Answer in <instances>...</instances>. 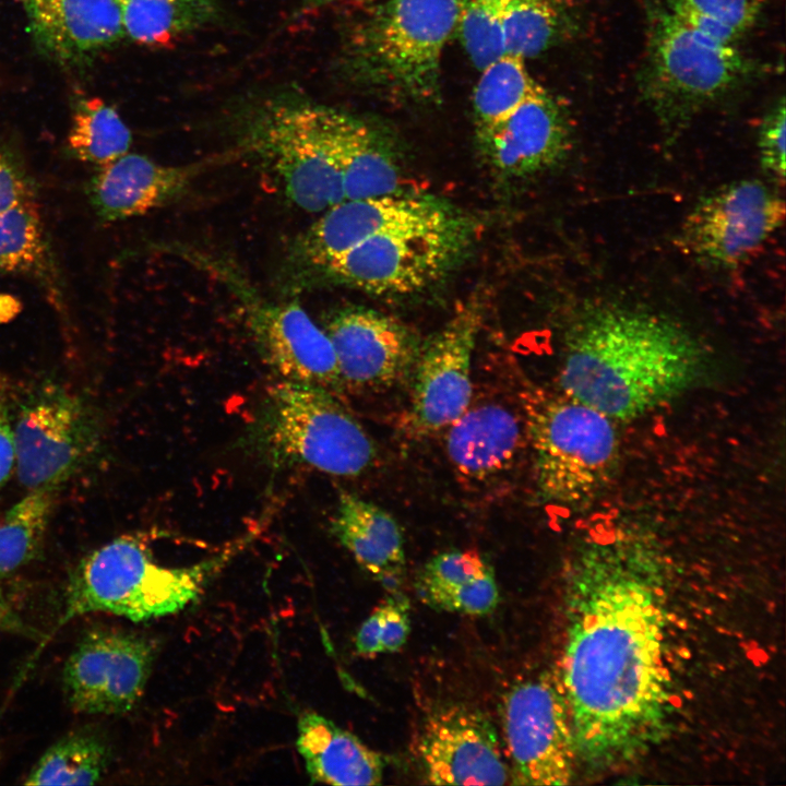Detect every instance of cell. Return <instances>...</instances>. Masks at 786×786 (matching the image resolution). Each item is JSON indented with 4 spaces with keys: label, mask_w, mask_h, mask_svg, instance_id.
<instances>
[{
    "label": "cell",
    "mask_w": 786,
    "mask_h": 786,
    "mask_svg": "<svg viewBox=\"0 0 786 786\" xmlns=\"http://www.w3.org/2000/svg\"><path fill=\"white\" fill-rule=\"evenodd\" d=\"M662 584L655 555L621 537L574 563L559 683L577 759L594 769L633 762L671 734L680 698Z\"/></svg>",
    "instance_id": "obj_1"
},
{
    "label": "cell",
    "mask_w": 786,
    "mask_h": 786,
    "mask_svg": "<svg viewBox=\"0 0 786 786\" xmlns=\"http://www.w3.org/2000/svg\"><path fill=\"white\" fill-rule=\"evenodd\" d=\"M705 358L699 342L669 318L597 306L567 333L560 391L611 419H632L694 384Z\"/></svg>",
    "instance_id": "obj_2"
},
{
    "label": "cell",
    "mask_w": 786,
    "mask_h": 786,
    "mask_svg": "<svg viewBox=\"0 0 786 786\" xmlns=\"http://www.w3.org/2000/svg\"><path fill=\"white\" fill-rule=\"evenodd\" d=\"M254 534L189 565L158 563L145 539L123 535L85 556L72 571L55 630L72 619L106 612L134 622L177 614L196 602Z\"/></svg>",
    "instance_id": "obj_3"
},
{
    "label": "cell",
    "mask_w": 786,
    "mask_h": 786,
    "mask_svg": "<svg viewBox=\"0 0 786 786\" xmlns=\"http://www.w3.org/2000/svg\"><path fill=\"white\" fill-rule=\"evenodd\" d=\"M248 445L274 468L309 467L357 477L377 458L372 439L330 390L279 380L250 427Z\"/></svg>",
    "instance_id": "obj_4"
},
{
    "label": "cell",
    "mask_w": 786,
    "mask_h": 786,
    "mask_svg": "<svg viewBox=\"0 0 786 786\" xmlns=\"http://www.w3.org/2000/svg\"><path fill=\"white\" fill-rule=\"evenodd\" d=\"M522 404L541 498L562 507L592 501L617 466L614 419L562 392L532 389Z\"/></svg>",
    "instance_id": "obj_5"
},
{
    "label": "cell",
    "mask_w": 786,
    "mask_h": 786,
    "mask_svg": "<svg viewBox=\"0 0 786 786\" xmlns=\"http://www.w3.org/2000/svg\"><path fill=\"white\" fill-rule=\"evenodd\" d=\"M455 27L454 0H383L353 35L349 67L394 94L433 99L442 53Z\"/></svg>",
    "instance_id": "obj_6"
},
{
    "label": "cell",
    "mask_w": 786,
    "mask_h": 786,
    "mask_svg": "<svg viewBox=\"0 0 786 786\" xmlns=\"http://www.w3.org/2000/svg\"><path fill=\"white\" fill-rule=\"evenodd\" d=\"M322 106L270 99L249 115L242 132L243 150L267 167L290 203L309 213H322L344 200Z\"/></svg>",
    "instance_id": "obj_7"
},
{
    "label": "cell",
    "mask_w": 786,
    "mask_h": 786,
    "mask_svg": "<svg viewBox=\"0 0 786 786\" xmlns=\"http://www.w3.org/2000/svg\"><path fill=\"white\" fill-rule=\"evenodd\" d=\"M747 61L734 45L691 27L663 7L653 13L643 88L666 122L691 115L733 88Z\"/></svg>",
    "instance_id": "obj_8"
},
{
    "label": "cell",
    "mask_w": 786,
    "mask_h": 786,
    "mask_svg": "<svg viewBox=\"0 0 786 786\" xmlns=\"http://www.w3.org/2000/svg\"><path fill=\"white\" fill-rule=\"evenodd\" d=\"M476 227L462 218L436 228L369 238L318 271L323 279L373 295H408L431 286L460 262Z\"/></svg>",
    "instance_id": "obj_9"
},
{
    "label": "cell",
    "mask_w": 786,
    "mask_h": 786,
    "mask_svg": "<svg viewBox=\"0 0 786 786\" xmlns=\"http://www.w3.org/2000/svg\"><path fill=\"white\" fill-rule=\"evenodd\" d=\"M500 715L511 784L571 783L577 754L558 680L545 674L512 684L502 696Z\"/></svg>",
    "instance_id": "obj_10"
},
{
    "label": "cell",
    "mask_w": 786,
    "mask_h": 786,
    "mask_svg": "<svg viewBox=\"0 0 786 786\" xmlns=\"http://www.w3.org/2000/svg\"><path fill=\"white\" fill-rule=\"evenodd\" d=\"M15 468L28 490L70 478L97 444V427L85 403L56 384L27 397L13 425Z\"/></svg>",
    "instance_id": "obj_11"
},
{
    "label": "cell",
    "mask_w": 786,
    "mask_h": 786,
    "mask_svg": "<svg viewBox=\"0 0 786 786\" xmlns=\"http://www.w3.org/2000/svg\"><path fill=\"white\" fill-rule=\"evenodd\" d=\"M465 213L430 195L390 193L343 200L323 211L297 237L290 262L301 272L315 274L365 240L392 231L429 229L451 224Z\"/></svg>",
    "instance_id": "obj_12"
},
{
    "label": "cell",
    "mask_w": 786,
    "mask_h": 786,
    "mask_svg": "<svg viewBox=\"0 0 786 786\" xmlns=\"http://www.w3.org/2000/svg\"><path fill=\"white\" fill-rule=\"evenodd\" d=\"M785 202L758 179L725 184L702 198L681 228V245L696 259L735 269L753 257L783 225Z\"/></svg>",
    "instance_id": "obj_13"
},
{
    "label": "cell",
    "mask_w": 786,
    "mask_h": 786,
    "mask_svg": "<svg viewBox=\"0 0 786 786\" xmlns=\"http://www.w3.org/2000/svg\"><path fill=\"white\" fill-rule=\"evenodd\" d=\"M156 651L154 640L138 633L109 628L85 632L63 667L71 708L90 715L131 711L145 691Z\"/></svg>",
    "instance_id": "obj_14"
},
{
    "label": "cell",
    "mask_w": 786,
    "mask_h": 786,
    "mask_svg": "<svg viewBox=\"0 0 786 786\" xmlns=\"http://www.w3.org/2000/svg\"><path fill=\"white\" fill-rule=\"evenodd\" d=\"M481 319V302L469 298L421 346L413 371L409 415L418 433L446 429L471 405L472 357Z\"/></svg>",
    "instance_id": "obj_15"
},
{
    "label": "cell",
    "mask_w": 786,
    "mask_h": 786,
    "mask_svg": "<svg viewBox=\"0 0 786 786\" xmlns=\"http://www.w3.org/2000/svg\"><path fill=\"white\" fill-rule=\"evenodd\" d=\"M226 274L242 301L260 358L281 380L315 384L331 392L344 386L329 336L297 302L261 299L239 278Z\"/></svg>",
    "instance_id": "obj_16"
},
{
    "label": "cell",
    "mask_w": 786,
    "mask_h": 786,
    "mask_svg": "<svg viewBox=\"0 0 786 786\" xmlns=\"http://www.w3.org/2000/svg\"><path fill=\"white\" fill-rule=\"evenodd\" d=\"M416 757L429 784L510 783L509 764L496 728L485 714L465 704H445L425 717Z\"/></svg>",
    "instance_id": "obj_17"
},
{
    "label": "cell",
    "mask_w": 786,
    "mask_h": 786,
    "mask_svg": "<svg viewBox=\"0 0 786 786\" xmlns=\"http://www.w3.org/2000/svg\"><path fill=\"white\" fill-rule=\"evenodd\" d=\"M344 385L384 391L413 374L421 344L397 319L362 307L334 312L323 329Z\"/></svg>",
    "instance_id": "obj_18"
},
{
    "label": "cell",
    "mask_w": 786,
    "mask_h": 786,
    "mask_svg": "<svg viewBox=\"0 0 786 786\" xmlns=\"http://www.w3.org/2000/svg\"><path fill=\"white\" fill-rule=\"evenodd\" d=\"M476 132L486 164L509 179L526 178L557 164L570 136L565 114L544 88L505 119Z\"/></svg>",
    "instance_id": "obj_19"
},
{
    "label": "cell",
    "mask_w": 786,
    "mask_h": 786,
    "mask_svg": "<svg viewBox=\"0 0 786 786\" xmlns=\"http://www.w3.org/2000/svg\"><path fill=\"white\" fill-rule=\"evenodd\" d=\"M163 165L126 153L96 168L85 188L88 203L103 223L142 216L179 199L210 165Z\"/></svg>",
    "instance_id": "obj_20"
},
{
    "label": "cell",
    "mask_w": 786,
    "mask_h": 786,
    "mask_svg": "<svg viewBox=\"0 0 786 786\" xmlns=\"http://www.w3.org/2000/svg\"><path fill=\"white\" fill-rule=\"evenodd\" d=\"M37 46L50 58L87 60L126 36L116 0H17Z\"/></svg>",
    "instance_id": "obj_21"
},
{
    "label": "cell",
    "mask_w": 786,
    "mask_h": 786,
    "mask_svg": "<svg viewBox=\"0 0 786 786\" xmlns=\"http://www.w3.org/2000/svg\"><path fill=\"white\" fill-rule=\"evenodd\" d=\"M446 429L445 449L453 468L476 484L509 472L527 437L524 417L489 401L469 405Z\"/></svg>",
    "instance_id": "obj_22"
},
{
    "label": "cell",
    "mask_w": 786,
    "mask_h": 786,
    "mask_svg": "<svg viewBox=\"0 0 786 786\" xmlns=\"http://www.w3.org/2000/svg\"><path fill=\"white\" fill-rule=\"evenodd\" d=\"M331 533L358 565L395 593L404 579V538L397 521L385 510L342 491L331 520Z\"/></svg>",
    "instance_id": "obj_23"
},
{
    "label": "cell",
    "mask_w": 786,
    "mask_h": 786,
    "mask_svg": "<svg viewBox=\"0 0 786 786\" xmlns=\"http://www.w3.org/2000/svg\"><path fill=\"white\" fill-rule=\"evenodd\" d=\"M297 734L296 747L312 783L381 784L383 757L333 720L305 710L297 718Z\"/></svg>",
    "instance_id": "obj_24"
},
{
    "label": "cell",
    "mask_w": 786,
    "mask_h": 786,
    "mask_svg": "<svg viewBox=\"0 0 786 786\" xmlns=\"http://www.w3.org/2000/svg\"><path fill=\"white\" fill-rule=\"evenodd\" d=\"M325 130L342 175L344 200L395 193L400 170L374 130L359 119L322 106Z\"/></svg>",
    "instance_id": "obj_25"
},
{
    "label": "cell",
    "mask_w": 786,
    "mask_h": 786,
    "mask_svg": "<svg viewBox=\"0 0 786 786\" xmlns=\"http://www.w3.org/2000/svg\"><path fill=\"white\" fill-rule=\"evenodd\" d=\"M414 586L417 597L437 611L486 616L499 603L491 565L472 550L436 555L419 570Z\"/></svg>",
    "instance_id": "obj_26"
},
{
    "label": "cell",
    "mask_w": 786,
    "mask_h": 786,
    "mask_svg": "<svg viewBox=\"0 0 786 786\" xmlns=\"http://www.w3.org/2000/svg\"><path fill=\"white\" fill-rule=\"evenodd\" d=\"M19 275L43 288L52 306L66 308L63 281L36 201L0 214V276Z\"/></svg>",
    "instance_id": "obj_27"
},
{
    "label": "cell",
    "mask_w": 786,
    "mask_h": 786,
    "mask_svg": "<svg viewBox=\"0 0 786 786\" xmlns=\"http://www.w3.org/2000/svg\"><path fill=\"white\" fill-rule=\"evenodd\" d=\"M126 36L148 46L166 45L214 22L213 0H116Z\"/></svg>",
    "instance_id": "obj_28"
},
{
    "label": "cell",
    "mask_w": 786,
    "mask_h": 786,
    "mask_svg": "<svg viewBox=\"0 0 786 786\" xmlns=\"http://www.w3.org/2000/svg\"><path fill=\"white\" fill-rule=\"evenodd\" d=\"M108 742L95 730L71 733L51 745L27 773L25 785H94L107 773Z\"/></svg>",
    "instance_id": "obj_29"
},
{
    "label": "cell",
    "mask_w": 786,
    "mask_h": 786,
    "mask_svg": "<svg viewBox=\"0 0 786 786\" xmlns=\"http://www.w3.org/2000/svg\"><path fill=\"white\" fill-rule=\"evenodd\" d=\"M132 134L118 111L98 97L78 102L67 145L73 157L97 167L129 152Z\"/></svg>",
    "instance_id": "obj_30"
},
{
    "label": "cell",
    "mask_w": 786,
    "mask_h": 786,
    "mask_svg": "<svg viewBox=\"0 0 786 786\" xmlns=\"http://www.w3.org/2000/svg\"><path fill=\"white\" fill-rule=\"evenodd\" d=\"M58 488L28 490L0 519V575L29 563L39 552Z\"/></svg>",
    "instance_id": "obj_31"
},
{
    "label": "cell",
    "mask_w": 786,
    "mask_h": 786,
    "mask_svg": "<svg viewBox=\"0 0 786 786\" xmlns=\"http://www.w3.org/2000/svg\"><path fill=\"white\" fill-rule=\"evenodd\" d=\"M524 60L504 53L480 70L473 96L476 131L505 119L543 90L528 73Z\"/></svg>",
    "instance_id": "obj_32"
},
{
    "label": "cell",
    "mask_w": 786,
    "mask_h": 786,
    "mask_svg": "<svg viewBox=\"0 0 786 786\" xmlns=\"http://www.w3.org/2000/svg\"><path fill=\"white\" fill-rule=\"evenodd\" d=\"M563 0H503L505 53L535 57L553 44L567 24Z\"/></svg>",
    "instance_id": "obj_33"
},
{
    "label": "cell",
    "mask_w": 786,
    "mask_h": 786,
    "mask_svg": "<svg viewBox=\"0 0 786 786\" xmlns=\"http://www.w3.org/2000/svg\"><path fill=\"white\" fill-rule=\"evenodd\" d=\"M763 0H664L668 12L696 31L733 45L755 22Z\"/></svg>",
    "instance_id": "obj_34"
},
{
    "label": "cell",
    "mask_w": 786,
    "mask_h": 786,
    "mask_svg": "<svg viewBox=\"0 0 786 786\" xmlns=\"http://www.w3.org/2000/svg\"><path fill=\"white\" fill-rule=\"evenodd\" d=\"M455 31L479 71L505 53L502 33L503 0H454Z\"/></svg>",
    "instance_id": "obj_35"
},
{
    "label": "cell",
    "mask_w": 786,
    "mask_h": 786,
    "mask_svg": "<svg viewBox=\"0 0 786 786\" xmlns=\"http://www.w3.org/2000/svg\"><path fill=\"white\" fill-rule=\"evenodd\" d=\"M36 183L23 158L0 144V214L36 201Z\"/></svg>",
    "instance_id": "obj_36"
},
{
    "label": "cell",
    "mask_w": 786,
    "mask_h": 786,
    "mask_svg": "<svg viewBox=\"0 0 786 786\" xmlns=\"http://www.w3.org/2000/svg\"><path fill=\"white\" fill-rule=\"evenodd\" d=\"M785 102L782 97L763 119L759 132L761 167L778 183H783L785 179Z\"/></svg>",
    "instance_id": "obj_37"
},
{
    "label": "cell",
    "mask_w": 786,
    "mask_h": 786,
    "mask_svg": "<svg viewBox=\"0 0 786 786\" xmlns=\"http://www.w3.org/2000/svg\"><path fill=\"white\" fill-rule=\"evenodd\" d=\"M390 594L391 595L379 605L381 608V654L400 651L405 645L410 632L409 604L407 598L398 592Z\"/></svg>",
    "instance_id": "obj_38"
},
{
    "label": "cell",
    "mask_w": 786,
    "mask_h": 786,
    "mask_svg": "<svg viewBox=\"0 0 786 786\" xmlns=\"http://www.w3.org/2000/svg\"><path fill=\"white\" fill-rule=\"evenodd\" d=\"M14 467L13 425L10 419L7 396L0 389V488L7 483Z\"/></svg>",
    "instance_id": "obj_39"
},
{
    "label": "cell",
    "mask_w": 786,
    "mask_h": 786,
    "mask_svg": "<svg viewBox=\"0 0 786 786\" xmlns=\"http://www.w3.org/2000/svg\"><path fill=\"white\" fill-rule=\"evenodd\" d=\"M380 621L381 608L378 606L360 624L356 633L354 646L358 655L370 657L381 654Z\"/></svg>",
    "instance_id": "obj_40"
},
{
    "label": "cell",
    "mask_w": 786,
    "mask_h": 786,
    "mask_svg": "<svg viewBox=\"0 0 786 786\" xmlns=\"http://www.w3.org/2000/svg\"><path fill=\"white\" fill-rule=\"evenodd\" d=\"M0 630L20 634H32L33 630L24 623L10 603L3 586L0 583Z\"/></svg>",
    "instance_id": "obj_41"
}]
</instances>
